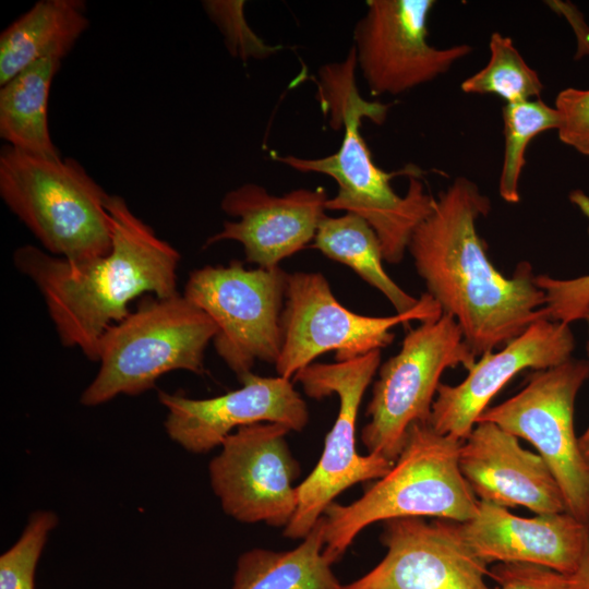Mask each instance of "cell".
I'll list each match as a JSON object with an SVG mask.
<instances>
[{
  "label": "cell",
  "instance_id": "obj_20",
  "mask_svg": "<svg viewBox=\"0 0 589 589\" xmlns=\"http://www.w3.org/2000/svg\"><path fill=\"white\" fill-rule=\"evenodd\" d=\"M82 0H40L0 35V86L45 59L62 60L88 27Z\"/></svg>",
  "mask_w": 589,
  "mask_h": 589
},
{
  "label": "cell",
  "instance_id": "obj_8",
  "mask_svg": "<svg viewBox=\"0 0 589 589\" xmlns=\"http://www.w3.org/2000/svg\"><path fill=\"white\" fill-rule=\"evenodd\" d=\"M380 364L381 350H374L349 361L312 363L292 377L313 399L336 394L339 409L317 465L297 485L298 506L284 528L286 538L303 539L336 496L357 483L382 478L393 467L394 462L382 456L357 450L359 408Z\"/></svg>",
  "mask_w": 589,
  "mask_h": 589
},
{
  "label": "cell",
  "instance_id": "obj_16",
  "mask_svg": "<svg viewBox=\"0 0 589 589\" xmlns=\"http://www.w3.org/2000/svg\"><path fill=\"white\" fill-rule=\"evenodd\" d=\"M575 338L568 324L542 318L496 352H486L457 385L441 383L430 425L440 434L464 441L493 397L519 372L544 370L568 359Z\"/></svg>",
  "mask_w": 589,
  "mask_h": 589
},
{
  "label": "cell",
  "instance_id": "obj_28",
  "mask_svg": "<svg viewBox=\"0 0 589 589\" xmlns=\"http://www.w3.org/2000/svg\"><path fill=\"white\" fill-rule=\"evenodd\" d=\"M211 21L218 27L229 53L243 61L265 59L281 47L265 43L248 24L242 0H207L202 2Z\"/></svg>",
  "mask_w": 589,
  "mask_h": 589
},
{
  "label": "cell",
  "instance_id": "obj_23",
  "mask_svg": "<svg viewBox=\"0 0 589 589\" xmlns=\"http://www.w3.org/2000/svg\"><path fill=\"white\" fill-rule=\"evenodd\" d=\"M313 241V248L328 259L347 265L381 291L397 313H407L419 306L420 298L404 291L385 272L378 237L362 217L352 213L339 217L325 215Z\"/></svg>",
  "mask_w": 589,
  "mask_h": 589
},
{
  "label": "cell",
  "instance_id": "obj_24",
  "mask_svg": "<svg viewBox=\"0 0 589 589\" xmlns=\"http://www.w3.org/2000/svg\"><path fill=\"white\" fill-rule=\"evenodd\" d=\"M504 153L498 192L508 203L519 202V180L528 144L540 133L557 130L558 112L541 98L505 104L502 110Z\"/></svg>",
  "mask_w": 589,
  "mask_h": 589
},
{
  "label": "cell",
  "instance_id": "obj_4",
  "mask_svg": "<svg viewBox=\"0 0 589 589\" xmlns=\"http://www.w3.org/2000/svg\"><path fill=\"white\" fill-rule=\"evenodd\" d=\"M460 445L429 422L412 423L385 476L352 503L333 502L325 509V557L336 563L357 536L377 521L430 516L461 522L474 517L479 500L460 471Z\"/></svg>",
  "mask_w": 589,
  "mask_h": 589
},
{
  "label": "cell",
  "instance_id": "obj_3",
  "mask_svg": "<svg viewBox=\"0 0 589 589\" xmlns=\"http://www.w3.org/2000/svg\"><path fill=\"white\" fill-rule=\"evenodd\" d=\"M354 56L327 67L322 73L324 98L330 104L337 127L345 132L339 148L321 158L274 155V159L301 172L323 173L337 183L328 211H344L362 217L376 232L384 261H402L413 231L432 212L435 197L421 181L422 170L413 165L386 172L377 167L360 132L361 120L382 123L388 105L364 100L353 81Z\"/></svg>",
  "mask_w": 589,
  "mask_h": 589
},
{
  "label": "cell",
  "instance_id": "obj_15",
  "mask_svg": "<svg viewBox=\"0 0 589 589\" xmlns=\"http://www.w3.org/2000/svg\"><path fill=\"white\" fill-rule=\"evenodd\" d=\"M239 381L240 388L205 399L159 390L158 399L167 409L165 429L169 437L188 452L204 454L244 425L280 423L297 432L305 428L308 406L291 380L251 372Z\"/></svg>",
  "mask_w": 589,
  "mask_h": 589
},
{
  "label": "cell",
  "instance_id": "obj_5",
  "mask_svg": "<svg viewBox=\"0 0 589 589\" xmlns=\"http://www.w3.org/2000/svg\"><path fill=\"white\" fill-rule=\"evenodd\" d=\"M0 196L51 255L84 262L111 249L110 194L74 158H46L4 144Z\"/></svg>",
  "mask_w": 589,
  "mask_h": 589
},
{
  "label": "cell",
  "instance_id": "obj_7",
  "mask_svg": "<svg viewBox=\"0 0 589 589\" xmlns=\"http://www.w3.org/2000/svg\"><path fill=\"white\" fill-rule=\"evenodd\" d=\"M476 358L448 314L409 330L400 350L378 368L366 406L370 421L361 431L368 454L395 462L410 425L429 422L444 371L458 365L469 371Z\"/></svg>",
  "mask_w": 589,
  "mask_h": 589
},
{
  "label": "cell",
  "instance_id": "obj_12",
  "mask_svg": "<svg viewBox=\"0 0 589 589\" xmlns=\"http://www.w3.org/2000/svg\"><path fill=\"white\" fill-rule=\"evenodd\" d=\"M290 430L261 422L238 428L221 443L208 467L224 512L244 524L285 528L298 506L293 482L300 465L286 441Z\"/></svg>",
  "mask_w": 589,
  "mask_h": 589
},
{
  "label": "cell",
  "instance_id": "obj_17",
  "mask_svg": "<svg viewBox=\"0 0 589 589\" xmlns=\"http://www.w3.org/2000/svg\"><path fill=\"white\" fill-rule=\"evenodd\" d=\"M327 200L323 188H300L278 196L262 185L242 184L228 191L220 203L221 209L238 220H226L205 247L237 241L243 245L247 262L266 269L279 267L280 261L314 240Z\"/></svg>",
  "mask_w": 589,
  "mask_h": 589
},
{
  "label": "cell",
  "instance_id": "obj_19",
  "mask_svg": "<svg viewBox=\"0 0 589 589\" xmlns=\"http://www.w3.org/2000/svg\"><path fill=\"white\" fill-rule=\"evenodd\" d=\"M460 471L479 501L522 506L534 514L567 512L561 489L544 459L492 422H478L461 441Z\"/></svg>",
  "mask_w": 589,
  "mask_h": 589
},
{
  "label": "cell",
  "instance_id": "obj_9",
  "mask_svg": "<svg viewBox=\"0 0 589 589\" xmlns=\"http://www.w3.org/2000/svg\"><path fill=\"white\" fill-rule=\"evenodd\" d=\"M287 277L280 267L247 269L239 261L189 276L183 296L214 322L216 352L239 380L256 360L275 364L280 354Z\"/></svg>",
  "mask_w": 589,
  "mask_h": 589
},
{
  "label": "cell",
  "instance_id": "obj_13",
  "mask_svg": "<svg viewBox=\"0 0 589 589\" xmlns=\"http://www.w3.org/2000/svg\"><path fill=\"white\" fill-rule=\"evenodd\" d=\"M433 0H369L353 29L356 63L374 96L399 95L447 73L472 51L428 41Z\"/></svg>",
  "mask_w": 589,
  "mask_h": 589
},
{
  "label": "cell",
  "instance_id": "obj_26",
  "mask_svg": "<svg viewBox=\"0 0 589 589\" xmlns=\"http://www.w3.org/2000/svg\"><path fill=\"white\" fill-rule=\"evenodd\" d=\"M58 517L50 510L31 514L17 541L0 556V589H35L37 563Z\"/></svg>",
  "mask_w": 589,
  "mask_h": 589
},
{
  "label": "cell",
  "instance_id": "obj_2",
  "mask_svg": "<svg viewBox=\"0 0 589 589\" xmlns=\"http://www.w3.org/2000/svg\"><path fill=\"white\" fill-rule=\"evenodd\" d=\"M112 243L108 254L84 262L55 256L26 244L13 253L15 267L40 291L64 347L97 361L106 329L123 320L144 293L178 294L180 253L137 217L120 195H110Z\"/></svg>",
  "mask_w": 589,
  "mask_h": 589
},
{
  "label": "cell",
  "instance_id": "obj_31",
  "mask_svg": "<svg viewBox=\"0 0 589 589\" xmlns=\"http://www.w3.org/2000/svg\"><path fill=\"white\" fill-rule=\"evenodd\" d=\"M567 576L573 589H589V541L576 570Z\"/></svg>",
  "mask_w": 589,
  "mask_h": 589
},
{
  "label": "cell",
  "instance_id": "obj_21",
  "mask_svg": "<svg viewBox=\"0 0 589 589\" xmlns=\"http://www.w3.org/2000/svg\"><path fill=\"white\" fill-rule=\"evenodd\" d=\"M325 520L322 516L292 550L255 548L237 562L232 589H342L325 557Z\"/></svg>",
  "mask_w": 589,
  "mask_h": 589
},
{
  "label": "cell",
  "instance_id": "obj_29",
  "mask_svg": "<svg viewBox=\"0 0 589 589\" xmlns=\"http://www.w3.org/2000/svg\"><path fill=\"white\" fill-rule=\"evenodd\" d=\"M560 117L558 139L578 153L589 156V89L568 87L555 99Z\"/></svg>",
  "mask_w": 589,
  "mask_h": 589
},
{
  "label": "cell",
  "instance_id": "obj_27",
  "mask_svg": "<svg viewBox=\"0 0 589 589\" xmlns=\"http://www.w3.org/2000/svg\"><path fill=\"white\" fill-rule=\"evenodd\" d=\"M569 199L589 218V196L575 190ZM534 283L544 291V310L549 320L569 325L572 322L585 320L589 313V275L573 279L538 275Z\"/></svg>",
  "mask_w": 589,
  "mask_h": 589
},
{
  "label": "cell",
  "instance_id": "obj_32",
  "mask_svg": "<svg viewBox=\"0 0 589 589\" xmlns=\"http://www.w3.org/2000/svg\"><path fill=\"white\" fill-rule=\"evenodd\" d=\"M585 320L587 321L588 327H589V313L587 314ZM587 351L589 356V339L587 344ZM578 445H579L581 456L584 460L586 461L587 466L589 467V425L586 429V431L578 437Z\"/></svg>",
  "mask_w": 589,
  "mask_h": 589
},
{
  "label": "cell",
  "instance_id": "obj_11",
  "mask_svg": "<svg viewBox=\"0 0 589 589\" xmlns=\"http://www.w3.org/2000/svg\"><path fill=\"white\" fill-rule=\"evenodd\" d=\"M589 378V362L568 359L536 370L525 387L505 401L489 407L478 422L495 423L531 443L551 469L566 510L589 524V467L574 430L576 396Z\"/></svg>",
  "mask_w": 589,
  "mask_h": 589
},
{
  "label": "cell",
  "instance_id": "obj_1",
  "mask_svg": "<svg viewBox=\"0 0 589 589\" xmlns=\"http://www.w3.org/2000/svg\"><path fill=\"white\" fill-rule=\"evenodd\" d=\"M490 209L479 187L458 177L435 197L408 245L426 293L455 318L476 357L548 318L545 294L534 283L531 264L519 263L506 277L491 263L476 227Z\"/></svg>",
  "mask_w": 589,
  "mask_h": 589
},
{
  "label": "cell",
  "instance_id": "obj_14",
  "mask_svg": "<svg viewBox=\"0 0 589 589\" xmlns=\"http://www.w3.org/2000/svg\"><path fill=\"white\" fill-rule=\"evenodd\" d=\"M383 560L342 589H495L489 565L454 532L450 521L422 517L383 521Z\"/></svg>",
  "mask_w": 589,
  "mask_h": 589
},
{
  "label": "cell",
  "instance_id": "obj_22",
  "mask_svg": "<svg viewBox=\"0 0 589 589\" xmlns=\"http://www.w3.org/2000/svg\"><path fill=\"white\" fill-rule=\"evenodd\" d=\"M61 61L40 60L17 73L0 88V137L16 149L61 158L48 123L52 80Z\"/></svg>",
  "mask_w": 589,
  "mask_h": 589
},
{
  "label": "cell",
  "instance_id": "obj_30",
  "mask_svg": "<svg viewBox=\"0 0 589 589\" xmlns=\"http://www.w3.org/2000/svg\"><path fill=\"white\" fill-rule=\"evenodd\" d=\"M489 576L500 589H573L567 575L525 563H496Z\"/></svg>",
  "mask_w": 589,
  "mask_h": 589
},
{
  "label": "cell",
  "instance_id": "obj_18",
  "mask_svg": "<svg viewBox=\"0 0 589 589\" xmlns=\"http://www.w3.org/2000/svg\"><path fill=\"white\" fill-rule=\"evenodd\" d=\"M449 521L458 538L488 565L525 563L570 575L589 541V524L568 512L526 518L479 501L474 517Z\"/></svg>",
  "mask_w": 589,
  "mask_h": 589
},
{
  "label": "cell",
  "instance_id": "obj_6",
  "mask_svg": "<svg viewBox=\"0 0 589 589\" xmlns=\"http://www.w3.org/2000/svg\"><path fill=\"white\" fill-rule=\"evenodd\" d=\"M215 335L211 317L183 294L143 299L100 337L99 370L82 393V405L142 394L175 370L202 374L205 349Z\"/></svg>",
  "mask_w": 589,
  "mask_h": 589
},
{
  "label": "cell",
  "instance_id": "obj_10",
  "mask_svg": "<svg viewBox=\"0 0 589 589\" xmlns=\"http://www.w3.org/2000/svg\"><path fill=\"white\" fill-rule=\"evenodd\" d=\"M442 315L429 293L417 309L390 316L357 314L340 304L321 273L288 274L281 312L283 346L275 363L279 376L291 380L320 356L335 352L337 362L349 361L387 347L393 327L413 320L425 322Z\"/></svg>",
  "mask_w": 589,
  "mask_h": 589
},
{
  "label": "cell",
  "instance_id": "obj_25",
  "mask_svg": "<svg viewBox=\"0 0 589 589\" xmlns=\"http://www.w3.org/2000/svg\"><path fill=\"white\" fill-rule=\"evenodd\" d=\"M490 59L484 68L467 77L460 88L467 94H493L505 104L540 98L543 84L536 70L529 67L512 39L492 33Z\"/></svg>",
  "mask_w": 589,
  "mask_h": 589
}]
</instances>
